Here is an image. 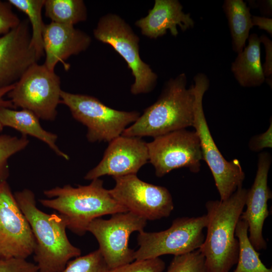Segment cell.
Listing matches in <instances>:
<instances>
[{
  "mask_svg": "<svg viewBox=\"0 0 272 272\" xmlns=\"http://www.w3.org/2000/svg\"><path fill=\"white\" fill-rule=\"evenodd\" d=\"M12 6L8 1H0V36L17 27L21 21L12 11Z\"/></svg>",
  "mask_w": 272,
  "mask_h": 272,
  "instance_id": "f1b7e54d",
  "label": "cell"
},
{
  "mask_svg": "<svg viewBox=\"0 0 272 272\" xmlns=\"http://www.w3.org/2000/svg\"><path fill=\"white\" fill-rule=\"evenodd\" d=\"M60 77L44 64L31 65L7 94L15 109L20 107L39 119L53 121L60 103Z\"/></svg>",
  "mask_w": 272,
  "mask_h": 272,
  "instance_id": "ba28073f",
  "label": "cell"
},
{
  "mask_svg": "<svg viewBox=\"0 0 272 272\" xmlns=\"http://www.w3.org/2000/svg\"><path fill=\"white\" fill-rule=\"evenodd\" d=\"M248 39V45L238 53L232 64L231 70L241 86H259L265 79L260 60V41L255 33L249 35Z\"/></svg>",
  "mask_w": 272,
  "mask_h": 272,
  "instance_id": "ffe728a7",
  "label": "cell"
},
{
  "mask_svg": "<svg viewBox=\"0 0 272 272\" xmlns=\"http://www.w3.org/2000/svg\"><path fill=\"white\" fill-rule=\"evenodd\" d=\"M14 195L34 237L33 254L39 272H61L71 258L81 254V249L67 238L66 219L58 213L50 214L40 210L34 193L29 189L16 191Z\"/></svg>",
  "mask_w": 272,
  "mask_h": 272,
  "instance_id": "6da1fadb",
  "label": "cell"
},
{
  "mask_svg": "<svg viewBox=\"0 0 272 272\" xmlns=\"http://www.w3.org/2000/svg\"><path fill=\"white\" fill-rule=\"evenodd\" d=\"M3 128H4V126L0 122V132L3 130Z\"/></svg>",
  "mask_w": 272,
  "mask_h": 272,
  "instance_id": "e575fe53",
  "label": "cell"
},
{
  "mask_svg": "<svg viewBox=\"0 0 272 272\" xmlns=\"http://www.w3.org/2000/svg\"><path fill=\"white\" fill-rule=\"evenodd\" d=\"M149 162L161 177L173 170L186 167L197 173L202 160L198 137L195 131L175 130L156 137L147 143Z\"/></svg>",
  "mask_w": 272,
  "mask_h": 272,
  "instance_id": "8fae6325",
  "label": "cell"
},
{
  "mask_svg": "<svg viewBox=\"0 0 272 272\" xmlns=\"http://www.w3.org/2000/svg\"><path fill=\"white\" fill-rule=\"evenodd\" d=\"M28 19L0 36V89L15 84L38 60Z\"/></svg>",
  "mask_w": 272,
  "mask_h": 272,
  "instance_id": "9a60e30c",
  "label": "cell"
},
{
  "mask_svg": "<svg viewBox=\"0 0 272 272\" xmlns=\"http://www.w3.org/2000/svg\"><path fill=\"white\" fill-rule=\"evenodd\" d=\"M270 124L268 128L264 132L253 137L249 142V149L254 152H258L264 148H271L272 147V124Z\"/></svg>",
  "mask_w": 272,
  "mask_h": 272,
  "instance_id": "4dcf8cb0",
  "label": "cell"
},
{
  "mask_svg": "<svg viewBox=\"0 0 272 272\" xmlns=\"http://www.w3.org/2000/svg\"><path fill=\"white\" fill-rule=\"evenodd\" d=\"M35 242L30 225L7 181L0 183V259H27Z\"/></svg>",
  "mask_w": 272,
  "mask_h": 272,
  "instance_id": "4fadbf2b",
  "label": "cell"
},
{
  "mask_svg": "<svg viewBox=\"0 0 272 272\" xmlns=\"http://www.w3.org/2000/svg\"><path fill=\"white\" fill-rule=\"evenodd\" d=\"M259 40L264 46L266 53L265 61L262 66L264 77H268L272 74V42L265 35L260 36Z\"/></svg>",
  "mask_w": 272,
  "mask_h": 272,
  "instance_id": "1f68e13d",
  "label": "cell"
},
{
  "mask_svg": "<svg viewBox=\"0 0 272 272\" xmlns=\"http://www.w3.org/2000/svg\"><path fill=\"white\" fill-rule=\"evenodd\" d=\"M12 6L25 13L31 26V43L38 60L44 55L43 33L45 26L42 17L45 0H8Z\"/></svg>",
  "mask_w": 272,
  "mask_h": 272,
  "instance_id": "cb8c5ba5",
  "label": "cell"
},
{
  "mask_svg": "<svg viewBox=\"0 0 272 272\" xmlns=\"http://www.w3.org/2000/svg\"><path fill=\"white\" fill-rule=\"evenodd\" d=\"M109 270L103 256L97 249L69 261L61 272H109Z\"/></svg>",
  "mask_w": 272,
  "mask_h": 272,
  "instance_id": "484cf974",
  "label": "cell"
},
{
  "mask_svg": "<svg viewBox=\"0 0 272 272\" xmlns=\"http://www.w3.org/2000/svg\"><path fill=\"white\" fill-rule=\"evenodd\" d=\"M60 98V103L69 108L74 118L86 126V137L91 143H109L121 135L127 126L140 116L136 111L114 109L88 95L61 90Z\"/></svg>",
  "mask_w": 272,
  "mask_h": 272,
  "instance_id": "52a82bcc",
  "label": "cell"
},
{
  "mask_svg": "<svg viewBox=\"0 0 272 272\" xmlns=\"http://www.w3.org/2000/svg\"><path fill=\"white\" fill-rule=\"evenodd\" d=\"M194 120L192 126L197 134L202 160L208 165L214 179L221 200L228 199L242 187L245 173L238 160L227 161L213 140L205 116L202 98L209 87L207 76L197 74L194 78Z\"/></svg>",
  "mask_w": 272,
  "mask_h": 272,
  "instance_id": "5b68a950",
  "label": "cell"
},
{
  "mask_svg": "<svg viewBox=\"0 0 272 272\" xmlns=\"http://www.w3.org/2000/svg\"><path fill=\"white\" fill-rule=\"evenodd\" d=\"M0 272H39L37 265L26 259H0Z\"/></svg>",
  "mask_w": 272,
  "mask_h": 272,
  "instance_id": "f546056e",
  "label": "cell"
},
{
  "mask_svg": "<svg viewBox=\"0 0 272 272\" xmlns=\"http://www.w3.org/2000/svg\"><path fill=\"white\" fill-rule=\"evenodd\" d=\"M166 272H209L205 257L199 249L174 256Z\"/></svg>",
  "mask_w": 272,
  "mask_h": 272,
  "instance_id": "4316f807",
  "label": "cell"
},
{
  "mask_svg": "<svg viewBox=\"0 0 272 272\" xmlns=\"http://www.w3.org/2000/svg\"><path fill=\"white\" fill-rule=\"evenodd\" d=\"M147 220L130 212L112 215L108 220L99 218L89 225L87 232L99 244V250L112 269L134 261L135 251L128 247L130 235L144 231Z\"/></svg>",
  "mask_w": 272,
  "mask_h": 272,
  "instance_id": "30bf717a",
  "label": "cell"
},
{
  "mask_svg": "<svg viewBox=\"0 0 272 272\" xmlns=\"http://www.w3.org/2000/svg\"><path fill=\"white\" fill-rule=\"evenodd\" d=\"M142 34L151 39H157L169 30L172 35L178 34V26L184 31L192 28L194 21L190 14L182 11V6L177 0H155L153 8L148 15L135 22Z\"/></svg>",
  "mask_w": 272,
  "mask_h": 272,
  "instance_id": "ac0fdd59",
  "label": "cell"
},
{
  "mask_svg": "<svg viewBox=\"0 0 272 272\" xmlns=\"http://www.w3.org/2000/svg\"><path fill=\"white\" fill-rule=\"evenodd\" d=\"M252 23L253 26H257L259 29L267 31L271 36L272 35V19L268 18L252 16Z\"/></svg>",
  "mask_w": 272,
  "mask_h": 272,
  "instance_id": "d6a6232c",
  "label": "cell"
},
{
  "mask_svg": "<svg viewBox=\"0 0 272 272\" xmlns=\"http://www.w3.org/2000/svg\"><path fill=\"white\" fill-rule=\"evenodd\" d=\"M248 189L238 188L225 200H209L207 235L198 249L209 272H229L238 258L235 229L245 206Z\"/></svg>",
  "mask_w": 272,
  "mask_h": 272,
  "instance_id": "7a4b0ae2",
  "label": "cell"
},
{
  "mask_svg": "<svg viewBox=\"0 0 272 272\" xmlns=\"http://www.w3.org/2000/svg\"><path fill=\"white\" fill-rule=\"evenodd\" d=\"M91 42L92 39L88 34L73 25L51 22L45 24L43 33L45 55L44 64L49 70L54 71L56 64L61 62L67 70L70 66L65 60L86 50Z\"/></svg>",
  "mask_w": 272,
  "mask_h": 272,
  "instance_id": "e0dca14e",
  "label": "cell"
},
{
  "mask_svg": "<svg viewBox=\"0 0 272 272\" xmlns=\"http://www.w3.org/2000/svg\"><path fill=\"white\" fill-rule=\"evenodd\" d=\"M184 73L167 82L158 100L122 132L126 137L154 138L192 126L194 120L193 85L186 88Z\"/></svg>",
  "mask_w": 272,
  "mask_h": 272,
  "instance_id": "277c9868",
  "label": "cell"
},
{
  "mask_svg": "<svg viewBox=\"0 0 272 272\" xmlns=\"http://www.w3.org/2000/svg\"><path fill=\"white\" fill-rule=\"evenodd\" d=\"M14 84L0 89V107L15 109L10 100H6L4 98L5 96L13 89Z\"/></svg>",
  "mask_w": 272,
  "mask_h": 272,
  "instance_id": "836d02e7",
  "label": "cell"
},
{
  "mask_svg": "<svg viewBox=\"0 0 272 272\" xmlns=\"http://www.w3.org/2000/svg\"><path fill=\"white\" fill-rule=\"evenodd\" d=\"M149 159L147 143L142 138L121 135L109 142L101 161L86 173L84 179L136 175Z\"/></svg>",
  "mask_w": 272,
  "mask_h": 272,
  "instance_id": "5bb4252c",
  "label": "cell"
},
{
  "mask_svg": "<svg viewBox=\"0 0 272 272\" xmlns=\"http://www.w3.org/2000/svg\"><path fill=\"white\" fill-rule=\"evenodd\" d=\"M29 143L27 136L18 137L8 134L0 135V183L9 175L8 161L14 155L25 149Z\"/></svg>",
  "mask_w": 272,
  "mask_h": 272,
  "instance_id": "d4e9b609",
  "label": "cell"
},
{
  "mask_svg": "<svg viewBox=\"0 0 272 272\" xmlns=\"http://www.w3.org/2000/svg\"><path fill=\"white\" fill-rule=\"evenodd\" d=\"M248 226L239 219L235 229V236L239 242L237 266L233 272H272L262 263L259 254L254 249L248 238Z\"/></svg>",
  "mask_w": 272,
  "mask_h": 272,
  "instance_id": "603a6c76",
  "label": "cell"
},
{
  "mask_svg": "<svg viewBox=\"0 0 272 272\" xmlns=\"http://www.w3.org/2000/svg\"><path fill=\"white\" fill-rule=\"evenodd\" d=\"M206 215L196 217L178 218L167 229L157 232H139V249L134 252L135 260L159 257L165 254L174 256L198 249L205 240Z\"/></svg>",
  "mask_w": 272,
  "mask_h": 272,
  "instance_id": "9c48e42d",
  "label": "cell"
},
{
  "mask_svg": "<svg viewBox=\"0 0 272 272\" xmlns=\"http://www.w3.org/2000/svg\"><path fill=\"white\" fill-rule=\"evenodd\" d=\"M223 8L228 20L233 50L239 53L253 27L249 9L242 0L225 1Z\"/></svg>",
  "mask_w": 272,
  "mask_h": 272,
  "instance_id": "44dd1931",
  "label": "cell"
},
{
  "mask_svg": "<svg viewBox=\"0 0 272 272\" xmlns=\"http://www.w3.org/2000/svg\"><path fill=\"white\" fill-rule=\"evenodd\" d=\"M271 162V157L268 153L259 155L256 176L252 186L247 190L245 202L246 209L240 217L248 224V238L256 251L266 249L267 246L262 229L265 220L269 215L267 201L272 196L267 184Z\"/></svg>",
  "mask_w": 272,
  "mask_h": 272,
  "instance_id": "2e32d148",
  "label": "cell"
},
{
  "mask_svg": "<svg viewBox=\"0 0 272 272\" xmlns=\"http://www.w3.org/2000/svg\"><path fill=\"white\" fill-rule=\"evenodd\" d=\"M43 194L47 198L39 199L40 203L64 216L67 228L79 236L87 232L89 225L95 219L128 212L104 187L100 178L87 185L56 186L44 190Z\"/></svg>",
  "mask_w": 272,
  "mask_h": 272,
  "instance_id": "3957f363",
  "label": "cell"
},
{
  "mask_svg": "<svg viewBox=\"0 0 272 272\" xmlns=\"http://www.w3.org/2000/svg\"><path fill=\"white\" fill-rule=\"evenodd\" d=\"M44 8L45 16L56 23L74 26L88 17L82 0H45Z\"/></svg>",
  "mask_w": 272,
  "mask_h": 272,
  "instance_id": "7402d4cb",
  "label": "cell"
},
{
  "mask_svg": "<svg viewBox=\"0 0 272 272\" xmlns=\"http://www.w3.org/2000/svg\"><path fill=\"white\" fill-rule=\"evenodd\" d=\"M40 119L33 112L26 110H15L0 107V122L3 126L13 128L21 134L34 137L46 144L55 154L66 160L70 158L56 145L57 135L44 129Z\"/></svg>",
  "mask_w": 272,
  "mask_h": 272,
  "instance_id": "d6986e66",
  "label": "cell"
},
{
  "mask_svg": "<svg viewBox=\"0 0 272 272\" xmlns=\"http://www.w3.org/2000/svg\"><path fill=\"white\" fill-rule=\"evenodd\" d=\"M113 178L115 184L109 192L128 212L156 220L169 217L173 210L172 197L166 187L143 181L135 174Z\"/></svg>",
  "mask_w": 272,
  "mask_h": 272,
  "instance_id": "7c38bea8",
  "label": "cell"
},
{
  "mask_svg": "<svg viewBox=\"0 0 272 272\" xmlns=\"http://www.w3.org/2000/svg\"><path fill=\"white\" fill-rule=\"evenodd\" d=\"M93 35L97 40L112 47L126 62L134 78L130 87L131 94H145L153 90L158 76L141 59L139 37L124 19L115 14L103 15L94 29Z\"/></svg>",
  "mask_w": 272,
  "mask_h": 272,
  "instance_id": "8992f818",
  "label": "cell"
},
{
  "mask_svg": "<svg viewBox=\"0 0 272 272\" xmlns=\"http://www.w3.org/2000/svg\"><path fill=\"white\" fill-rule=\"evenodd\" d=\"M165 262L159 257L135 260L131 262L110 269L109 272H163Z\"/></svg>",
  "mask_w": 272,
  "mask_h": 272,
  "instance_id": "83f0119b",
  "label": "cell"
}]
</instances>
